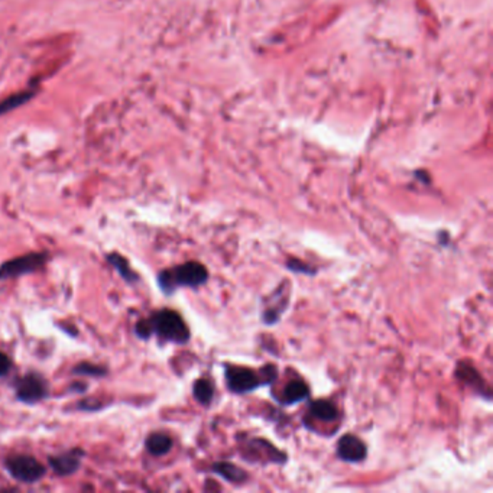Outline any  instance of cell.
<instances>
[{
  "mask_svg": "<svg viewBox=\"0 0 493 493\" xmlns=\"http://www.w3.org/2000/svg\"><path fill=\"white\" fill-rule=\"evenodd\" d=\"M337 456L345 462H362L366 457V446L353 434L343 435L337 443Z\"/></svg>",
  "mask_w": 493,
  "mask_h": 493,
  "instance_id": "ba28073f",
  "label": "cell"
},
{
  "mask_svg": "<svg viewBox=\"0 0 493 493\" xmlns=\"http://www.w3.org/2000/svg\"><path fill=\"white\" fill-rule=\"evenodd\" d=\"M213 472L217 473V474H220L223 479H228L230 482H243L246 479V473L236 467L235 464L232 463H226V462H222V463H215L213 466Z\"/></svg>",
  "mask_w": 493,
  "mask_h": 493,
  "instance_id": "4fadbf2b",
  "label": "cell"
},
{
  "mask_svg": "<svg viewBox=\"0 0 493 493\" xmlns=\"http://www.w3.org/2000/svg\"><path fill=\"white\" fill-rule=\"evenodd\" d=\"M145 447L148 453L155 457L166 456L173 449V438L166 432H152L146 438Z\"/></svg>",
  "mask_w": 493,
  "mask_h": 493,
  "instance_id": "9c48e42d",
  "label": "cell"
},
{
  "mask_svg": "<svg viewBox=\"0 0 493 493\" xmlns=\"http://www.w3.org/2000/svg\"><path fill=\"white\" fill-rule=\"evenodd\" d=\"M8 473L21 483H36L46 474V467L29 454H12L5 460Z\"/></svg>",
  "mask_w": 493,
  "mask_h": 493,
  "instance_id": "3957f363",
  "label": "cell"
},
{
  "mask_svg": "<svg viewBox=\"0 0 493 493\" xmlns=\"http://www.w3.org/2000/svg\"><path fill=\"white\" fill-rule=\"evenodd\" d=\"M83 457H84V452L81 449H71L68 452H64L56 456H49L48 463H49V467L54 470V473L61 477H66V476L74 474L80 469L83 463Z\"/></svg>",
  "mask_w": 493,
  "mask_h": 493,
  "instance_id": "52a82bcc",
  "label": "cell"
},
{
  "mask_svg": "<svg viewBox=\"0 0 493 493\" xmlns=\"http://www.w3.org/2000/svg\"><path fill=\"white\" fill-rule=\"evenodd\" d=\"M193 392H194V398L200 404L208 405L211 402L213 397H214V387H213V383L208 379L203 377V379L195 380Z\"/></svg>",
  "mask_w": 493,
  "mask_h": 493,
  "instance_id": "5bb4252c",
  "label": "cell"
},
{
  "mask_svg": "<svg viewBox=\"0 0 493 493\" xmlns=\"http://www.w3.org/2000/svg\"><path fill=\"white\" fill-rule=\"evenodd\" d=\"M12 359L6 353L0 352V377L8 376L12 370Z\"/></svg>",
  "mask_w": 493,
  "mask_h": 493,
  "instance_id": "e0dca14e",
  "label": "cell"
},
{
  "mask_svg": "<svg viewBox=\"0 0 493 493\" xmlns=\"http://www.w3.org/2000/svg\"><path fill=\"white\" fill-rule=\"evenodd\" d=\"M310 412L324 421V422H330V421H335L339 415V411L336 408V405L330 401H325V400H318V401H314L311 402L310 405Z\"/></svg>",
  "mask_w": 493,
  "mask_h": 493,
  "instance_id": "8fae6325",
  "label": "cell"
},
{
  "mask_svg": "<svg viewBox=\"0 0 493 493\" xmlns=\"http://www.w3.org/2000/svg\"><path fill=\"white\" fill-rule=\"evenodd\" d=\"M15 394L21 402H41L48 397V382L39 373H26L15 382Z\"/></svg>",
  "mask_w": 493,
  "mask_h": 493,
  "instance_id": "5b68a950",
  "label": "cell"
},
{
  "mask_svg": "<svg viewBox=\"0 0 493 493\" xmlns=\"http://www.w3.org/2000/svg\"><path fill=\"white\" fill-rule=\"evenodd\" d=\"M135 333H136L138 337H141L143 340H146V339H149L152 336V328H151V322H149L148 318H142V320H139L136 322Z\"/></svg>",
  "mask_w": 493,
  "mask_h": 493,
  "instance_id": "2e32d148",
  "label": "cell"
},
{
  "mask_svg": "<svg viewBox=\"0 0 493 493\" xmlns=\"http://www.w3.org/2000/svg\"><path fill=\"white\" fill-rule=\"evenodd\" d=\"M152 335H156L163 342L184 345L190 340V330L183 317L173 310L163 308L155 311L149 318Z\"/></svg>",
  "mask_w": 493,
  "mask_h": 493,
  "instance_id": "7a4b0ae2",
  "label": "cell"
},
{
  "mask_svg": "<svg viewBox=\"0 0 493 493\" xmlns=\"http://www.w3.org/2000/svg\"><path fill=\"white\" fill-rule=\"evenodd\" d=\"M107 262L111 263L116 270L119 275L128 283V284H135L139 281L138 273L132 269L129 260L126 258H123L121 253L118 252H112V253H107L106 256Z\"/></svg>",
  "mask_w": 493,
  "mask_h": 493,
  "instance_id": "30bf717a",
  "label": "cell"
},
{
  "mask_svg": "<svg viewBox=\"0 0 493 493\" xmlns=\"http://www.w3.org/2000/svg\"><path fill=\"white\" fill-rule=\"evenodd\" d=\"M46 260H48V255L45 252L26 253V255L14 258L11 260H6L5 263L0 265V280H9V278L28 275V273L39 270L46 263Z\"/></svg>",
  "mask_w": 493,
  "mask_h": 493,
  "instance_id": "277c9868",
  "label": "cell"
},
{
  "mask_svg": "<svg viewBox=\"0 0 493 493\" xmlns=\"http://www.w3.org/2000/svg\"><path fill=\"white\" fill-rule=\"evenodd\" d=\"M310 391L308 387L305 385V382L303 380H293L290 382L288 385L284 390L283 394V402L285 404H294V402H300L303 400H305L308 397Z\"/></svg>",
  "mask_w": 493,
  "mask_h": 493,
  "instance_id": "7c38bea8",
  "label": "cell"
},
{
  "mask_svg": "<svg viewBox=\"0 0 493 493\" xmlns=\"http://www.w3.org/2000/svg\"><path fill=\"white\" fill-rule=\"evenodd\" d=\"M228 387L235 394H246L255 388L265 385L263 376L256 375L253 370L243 366H226Z\"/></svg>",
  "mask_w": 493,
  "mask_h": 493,
  "instance_id": "8992f818",
  "label": "cell"
},
{
  "mask_svg": "<svg viewBox=\"0 0 493 493\" xmlns=\"http://www.w3.org/2000/svg\"><path fill=\"white\" fill-rule=\"evenodd\" d=\"M208 280V272L200 262H185L173 269L162 270L158 275V284L166 294H173L180 287L197 288L205 284Z\"/></svg>",
  "mask_w": 493,
  "mask_h": 493,
  "instance_id": "6da1fadb",
  "label": "cell"
},
{
  "mask_svg": "<svg viewBox=\"0 0 493 493\" xmlns=\"http://www.w3.org/2000/svg\"><path fill=\"white\" fill-rule=\"evenodd\" d=\"M74 375L78 376H91V377H103L107 375V369L100 366V365H94V363H88V362H81L77 363L73 369Z\"/></svg>",
  "mask_w": 493,
  "mask_h": 493,
  "instance_id": "9a60e30c",
  "label": "cell"
},
{
  "mask_svg": "<svg viewBox=\"0 0 493 493\" xmlns=\"http://www.w3.org/2000/svg\"><path fill=\"white\" fill-rule=\"evenodd\" d=\"M288 268L293 269V270H297V272H305V273L314 272V270H311L308 266L303 265L301 260H290V262H288ZM310 275H311V273H310Z\"/></svg>",
  "mask_w": 493,
  "mask_h": 493,
  "instance_id": "ac0fdd59",
  "label": "cell"
}]
</instances>
